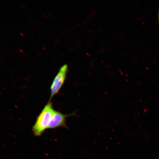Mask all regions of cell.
Segmentation results:
<instances>
[{
    "mask_svg": "<svg viewBox=\"0 0 159 159\" xmlns=\"http://www.w3.org/2000/svg\"><path fill=\"white\" fill-rule=\"evenodd\" d=\"M54 111L52 103L49 101L37 117L32 127V131L35 136H40L47 129Z\"/></svg>",
    "mask_w": 159,
    "mask_h": 159,
    "instance_id": "obj_1",
    "label": "cell"
},
{
    "mask_svg": "<svg viewBox=\"0 0 159 159\" xmlns=\"http://www.w3.org/2000/svg\"><path fill=\"white\" fill-rule=\"evenodd\" d=\"M68 69L67 64H64L60 68L51 86L50 100L58 92L63 85L66 78Z\"/></svg>",
    "mask_w": 159,
    "mask_h": 159,
    "instance_id": "obj_2",
    "label": "cell"
},
{
    "mask_svg": "<svg viewBox=\"0 0 159 159\" xmlns=\"http://www.w3.org/2000/svg\"><path fill=\"white\" fill-rule=\"evenodd\" d=\"M76 115L75 112L64 114L55 110L53 115L48 126L47 129H52L63 127L68 129L66 122V118L70 116Z\"/></svg>",
    "mask_w": 159,
    "mask_h": 159,
    "instance_id": "obj_3",
    "label": "cell"
}]
</instances>
